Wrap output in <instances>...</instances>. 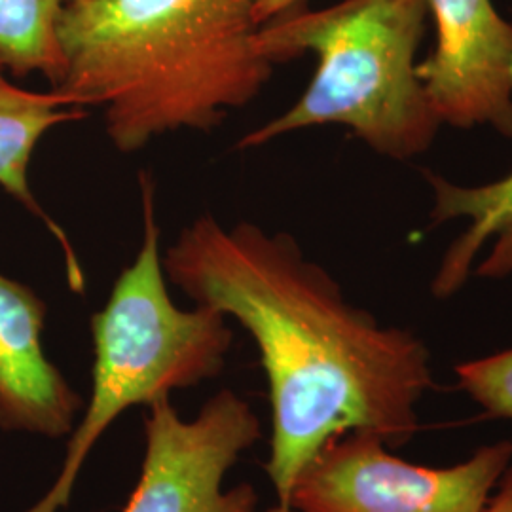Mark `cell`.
Returning a JSON list of instances; mask_svg holds the SVG:
<instances>
[{
	"label": "cell",
	"instance_id": "6da1fadb",
	"mask_svg": "<svg viewBox=\"0 0 512 512\" xmlns=\"http://www.w3.org/2000/svg\"><path fill=\"white\" fill-rule=\"evenodd\" d=\"M164 268L196 306L238 321L256 344L272 406L264 471L279 505H291L298 476L330 440L366 433L395 448L420 431L435 385L427 344L351 304L293 236L202 215L165 251Z\"/></svg>",
	"mask_w": 512,
	"mask_h": 512
},
{
	"label": "cell",
	"instance_id": "8fae6325",
	"mask_svg": "<svg viewBox=\"0 0 512 512\" xmlns=\"http://www.w3.org/2000/svg\"><path fill=\"white\" fill-rule=\"evenodd\" d=\"M74 0H0V69L42 74L50 86L61 69L55 29Z\"/></svg>",
	"mask_w": 512,
	"mask_h": 512
},
{
	"label": "cell",
	"instance_id": "7c38bea8",
	"mask_svg": "<svg viewBox=\"0 0 512 512\" xmlns=\"http://www.w3.org/2000/svg\"><path fill=\"white\" fill-rule=\"evenodd\" d=\"M459 389L486 414L512 421V348L456 366Z\"/></svg>",
	"mask_w": 512,
	"mask_h": 512
},
{
	"label": "cell",
	"instance_id": "5bb4252c",
	"mask_svg": "<svg viewBox=\"0 0 512 512\" xmlns=\"http://www.w3.org/2000/svg\"><path fill=\"white\" fill-rule=\"evenodd\" d=\"M484 512H512V465L497 484Z\"/></svg>",
	"mask_w": 512,
	"mask_h": 512
},
{
	"label": "cell",
	"instance_id": "3957f363",
	"mask_svg": "<svg viewBox=\"0 0 512 512\" xmlns=\"http://www.w3.org/2000/svg\"><path fill=\"white\" fill-rule=\"evenodd\" d=\"M427 21L425 0H342L262 25L260 44L275 65L310 52L317 69L293 107L243 135L238 148L334 124L389 160L423 154L442 128L418 74Z\"/></svg>",
	"mask_w": 512,
	"mask_h": 512
},
{
	"label": "cell",
	"instance_id": "ba28073f",
	"mask_svg": "<svg viewBox=\"0 0 512 512\" xmlns=\"http://www.w3.org/2000/svg\"><path fill=\"white\" fill-rule=\"evenodd\" d=\"M46 304L0 274V427L46 439L73 433L80 397L46 357Z\"/></svg>",
	"mask_w": 512,
	"mask_h": 512
},
{
	"label": "cell",
	"instance_id": "7a4b0ae2",
	"mask_svg": "<svg viewBox=\"0 0 512 512\" xmlns=\"http://www.w3.org/2000/svg\"><path fill=\"white\" fill-rule=\"evenodd\" d=\"M258 33L253 0H74L55 29L52 92L101 107L126 154L181 129L211 131L272 78Z\"/></svg>",
	"mask_w": 512,
	"mask_h": 512
},
{
	"label": "cell",
	"instance_id": "52a82bcc",
	"mask_svg": "<svg viewBox=\"0 0 512 512\" xmlns=\"http://www.w3.org/2000/svg\"><path fill=\"white\" fill-rule=\"evenodd\" d=\"M435 21L421 84L440 124L512 137V21L492 0H425Z\"/></svg>",
	"mask_w": 512,
	"mask_h": 512
},
{
	"label": "cell",
	"instance_id": "5b68a950",
	"mask_svg": "<svg viewBox=\"0 0 512 512\" xmlns=\"http://www.w3.org/2000/svg\"><path fill=\"white\" fill-rule=\"evenodd\" d=\"M366 433H348L311 459L291 507L304 512H484L512 465L511 440L475 450L448 467L395 456Z\"/></svg>",
	"mask_w": 512,
	"mask_h": 512
},
{
	"label": "cell",
	"instance_id": "9a60e30c",
	"mask_svg": "<svg viewBox=\"0 0 512 512\" xmlns=\"http://www.w3.org/2000/svg\"><path fill=\"white\" fill-rule=\"evenodd\" d=\"M255 512H304L300 511V509H294V507H291V505H275V507H272V509H266V511H255Z\"/></svg>",
	"mask_w": 512,
	"mask_h": 512
},
{
	"label": "cell",
	"instance_id": "30bf717a",
	"mask_svg": "<svg viewBox=\"0 0 512 512\" xmlns=\"http://www.w3.org/2000/svg\"><path fill=\"white\" fill-rule=\"evenodd\" d=\"M84 116L59 93L29 92L10 84L0 69V186L42 220L59 241L67 262L69 285L76 293L86 289V275L69 236L40 207L29 186V164L40 139L55 126Z\"/></svg>",
	"mask_w": 512,
	"mask_h": 512
},
{
	"label": "cell",
	"instance_id": "9c48e42d",
	"mask_svg": "<svg viewBox=\"0 0 512 512\" xmlns=\"http://www.w3.org/2000/svg\"><path fill=\"white\" fill-rule=\"evenodd\" d=\"M431 188V224L465 220L467 226L446 249L431 281L439 300L452 298L471 274L503 281L512 277V171L484 184H458L425 171Z\"/></svg>",
	"mask_w": 512,
	"mask_h": 512
},
{
	"label": "cell",
	"instance_id": "8992f818",
	"mask_svg": "<svg viewBox=\"0 0 512 512\" xmlns=\"http://www.w3.org/2000/svg\"><path fill=\"white\" fill-rule=\"evenodd\" d=\"M260 437L253 406L230 389L192 420L171 399L150 404L141 476L122 512H255V490H224V480Z\"/></svg>",
	"mask_w": 512,
	"mask_h": 512
},
{
	"label": "cell",
	"instance_id": "4fadbf2b",
	"mask_svg": "<svg viewBox=\"0 0 512 512\" xmlns=\"http://www.w3.org/2000/svg\"><path fill=\"white\" fill-rule=\"evenodd\" d=\"M304 4L306 0H253L255 18L260 27L272 19L304 8Z\"/></svg>",
	"mask_w": 512,
	"mask_h": 512
},
{
	"label": "cell",
	"instance_id": "277c9868",
	"mask_svg": "<svg viewBox=\"0 0 512 512\" xmlns=\"http://www.w3.org/2000/svg\"><path fill=\"white\" fill-rule=\"evenodd\" d=\"M143 241L118 275L105 308L92 317V395L74 425L65 459L50 490L27 512H61L95 444L133 406L169 399L173 391L219 376L232 346L230 319L220 311L179 308L167 291L162 228L154 183L139 175Z\"/></svg>",
	"mask_w": 512,
	"mask_h": 512
}]
</instances>
